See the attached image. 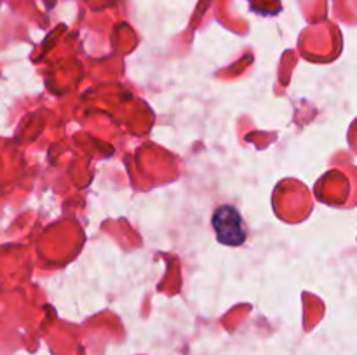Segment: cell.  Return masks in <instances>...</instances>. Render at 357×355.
<instances>
[{"label": "cell", "instance_id": "1", "mask_svg": "<svg viewBox=\"0 0 357 355\" xmlns=\"http://www.w3.org/2000/svg\"><path fill=\"white\" fill-rule=\"evenodd\" d=\"M213 228L216 239L223 246H243L246 242V226L243 216L234 205H220L213 214Z\"/></svg>", "mask_w": 357, "mask_h": 355}]
</instances>
